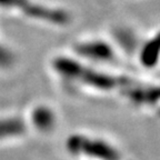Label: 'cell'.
I'll return each mask as SVG.
<instances>
[{"instance_id":"obj_1","label":"cell","mask_w":160,"mask_h":160,"mask_svg":"<svg viewBox=\"0 0 160 160\" xmlns=\"http://www.w3.org/2000/svg\"><path fill=\"white\" fill-rule=\"evenodd\" d=\"M55 69L65 82L89 88L100 92L121 90L130 80L126 77L95 69L81 61L68 57L58 58L55 61Z\"/></svg>"},{"instance_id":"obj_2","label":"cell","mask_w":160,"mask_h":160,"mask_svg":"<svg viewBox=\"0 0 160 160\" xmlns=\"http://www.w3.org/2000/svg\"><path fill=\"white\" fill-rule=\"evenodd\" d=\"M120 91L130 102L137 107L153 106L160 101V85L138 83L129 80Z\"/></svg>"},{"instance_id":"obj_3","label":"cell","mask_w":160,"mask_h":160,"mask_svg":"<svg viewBox=\"0 0 160 160\" xmlns=\"http://www.w3.org/2000/svg\"><path fill=\"white\" fill-rule=\"evenodd\" d=\"M75 51L82 59L92 62H111L116 58L112 46L100 39L85 40L75 46Z\"/></svg>"},{"instance_id":"obj_4","label":"cell","mask_w":160,"mask_h":160,"mask_svg":"<svg viewBox=\"0 0 160 160\" xmlns=\"http://www.w3.org/2000/svg\"><path fill=\"white\" fill-rule=\"evenodd\" d=\"M138 58L141 66L152 69L159 65L160 61V31L145 41L140 46Z\"/></svg>"}]
</instances>
